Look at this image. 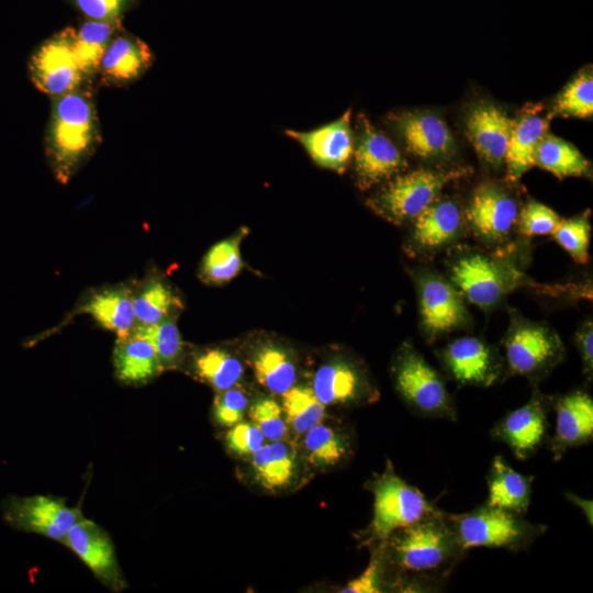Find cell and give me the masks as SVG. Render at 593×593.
I'll use <instances>...</instances> for the list:
<instances>
[{
  "instance_id": "cell-1",
  "label": "cell",
  "mask_w": 593,
  "mask_h": 593,
  "mask_svg": "<svg viewBox=\"0 0 593 593\" xmlns=\"http://www.w3.org/2000/svg\"><path fill=\"white\" fill-rule=\"evenodd\" d=\"M382 544L405 592L438 590L466 552L448 514L440 510L395 530Z\"/></svg>"
},
{
  "instance_id": "cell-2",
  "label": "cell",
  "mask_w": 593,
  "mask_h": 593,
  "mask_svg": "<svg viewBox=\"0 0 593 593\" xmlns=\"http://www.w3.org/2000/svg\"><path fill=\"white\" fill-rule=\"evenodd\" d=\"M52 100L45 153L55 178L66 184L99 146V121L86 86Z\"/></svg>"
},
{
  "instance_id": "cell-3",
  "label": "cell",
  "mask_w": 593,
  "mask_h": 593,
  "mask_svg": "<svg viewBox=\"0 0 593 593\" xmlns=\"http://www.w3.org/2000/svg\"><path fill=\"white\" fill-rule=\"evenodd\" d=\"M448 517L465 551L478 547L519 551L546 532V526L525 519L523 514L486 503Z\"/></svg>"
},
{
  "instance_id": "cell-4",
  "label": "cell",
  "mask_w": 593,
  "mask_h": 593,
  "mask_svg": "<svg viewBox=\"0 0 593 593\" xmlns=\"http://www.w3.org/2000/svg\"><path fill=\"white\" fill-rule=\"evenodd\" d=\"M373 515L368 528L370 541L383 542L395 530L438 511L415 486L400 478L391 465L371 485Z\"/></svg>"
},
{
  "instance_id": "cell-5",
  "label": "cell",
  "mask_w": 593,
  "mask_h": 593,
  "mask_svg": "<svg viewBox=\"0 0 593 593\" xmlns=\"http://www.w3.org/2000/svg\"><path fill=\"white\" fill-rule=\"evenodd\" d=\"M467 174V169H418L399 175L368 200V205L393 223L415 219L430 205L441 189Z\"/></svg>"
},
{
  "instance_id": "cell-6",
  "label": "cell",
  "mask_w": 593,
  "mask_h": 593,
  "mask_svg": "<svg viewBox=\"0 0 593 593\" xmlns=\"http://www.w3.org/2000/svg\"><path fill=\"white\" fill-rule=\"evenodd\" d=\"M395 387L412 410L424 417L456 421V410L439 373L412 348L394 365Z\"/></svg>"
},
{
  "instance_id": "cell-7",
  "label": "cell",
  "mask_w": 593,
  "mask_h": 593,
  "mask_svg": "<svg viewBox=\"0 0 593 593\" xmlns=\"http://www.w3.org/2000/svg\"><path fill=\"white\" fill-rule=\"evenodd\" d=\"M75 37V29H63L45 40L31 56V80L52 99L76 91L88 81L76 56Z\"/></svg>"
},
{
  "instance_id": "cell-8",
  "label": "cell",
  "mask_w": 593,
  "mask_h": 593,
  "mask_svg": "<svg viewBox=\"0 0 593 593\" xmlns=\"http://www.w3.org/2000/svg\"><path fill=\"white\" fill-rule=\"evenodd\" d=\"M3 519L13 528L60 541L83 516L78 507L52 495L11 496L3 504Z\"/></svg>"
},
{
  "instance_id": "cell-9",
  "label": "cell",
  "mask_w": 593,
  "mask_h": 593,
  "mask_svg": "<svg viewBox=\"0 0 593 593\" xmlns=\"http://www.w3.org/2000/svg\"><path fill=\"white\" fill-rule=\"evenodd\" d=\"M451 279L471 303L489 307L517 284L519 273L503 262L471 254L455 262Z\"/></svg>"
},
{
  "instance_id": "cell-10",
  "label": "cell",
  "mask_w": 593,
  "mask_h": 593,
  "mask_svg": "<svg viewBox=\"0 0 593 593\" xmlns=\"http://www.w3.org/2000/svg\"><path fill=\"white\" fill-rule=\"evenodd\" d=\"M59 542L79 557L107 589L113 592L126 589L112 539L101 526L82 517Z\"/></svg>"
},
{
  "instance_id": "cell-11",
  "label": "cell",
  "mask_w": 593,
  "mask_h": 593,
  "mask_svg": "<svg viewBox=\"0 0 593 593\" xmlns=\"http://www.w3.org/2000/svg\"><path fill=\"white\" fill-rule=\"evenodd\" d=\"M357 184L366 190L392 178L406 167V160L394 143L359 115L354 149Z\"/></svg>"
},
{
  "instance_id": "cell-12",
  "label": "cell",
  "mask_w": 593,
  "mask_h": 593,
  "mask_svg": "<svg viewBox=\"0 0 593 593\" xmlns=\"http://www.w3.org/2000/svg\"><path fill=\"white\" fill-rule=\"evenodd\" d=\"M550 401L535 391L523 406L508 412L491 429V436L510 447L519 460L530 458L540 448L548 430Z\"/></svg>"
},
{
  "instance_id": "cell-13",
  "label": "cell",
  "mask_w": 593,
  "mask_h": 593,
  "mask_svg": "<svg viewBox=\"0 0 593 593\" xmlns=\"http://www.w3.org/2000/svg\"><path fill=\"white\" fill-rule=\"evenodd\" d=\"M505 357L514 374L536 377L553 367L562 355V344L549 329L539 325H518L505 342Z\"/></svg>"
},
{
  "instance_id": "cell-14",
  "label": "cell",
  "mask_w": 593,
  "mask_h": 593,
  "mask_svg": "<svg viewBox=\"0 0 593 593\" xmlns=\"http://www.w3.org/2000/svg\"><path fill=\"white\" fill-rule=\"evenodd\" d=\"M351 111L337 120L312 131L287 130L288 137L296 141L320 167L344 172L354 156L355 137L350 126Z\"/></svg>"
},
{
  "instance_id": "cell-15",
  "label": "cell",
  "mask_w": 593,
  "mask_h": 593,
  "mask_svg": "<svg viewBox=\"0 0 593 593\" xmlns=\"http://www.w3.org/2000/svg\"><path fill=\"white\" fill-rule=\"evenodd\" d=\"M389 121L407 149L422 158H441L454 153L456 143L446 123L429 112H401Z\"/></svg>"
},
{
  "instance_id": "cell-16",
  "label": "cell",
  "mask_w": 593,
  "mask_h": 593,
  "mask_svg": "<svg viewBox=\"0 0 593 593\" xmlns=\"http://www.w3.org/2000/svg\"><path fill=\"white\" fill-rule=\"evenodd\" d=\"M153 54L145 42L122 29L111 40L100 65V82L123 87L138 80L152 66Z\"/></svg>"
},
{
  "instance_id": "cell-17",
  "label": "cell",
  "mask_w": 593,
  "mask_h": 593,
  "mask_svg": "<svg viewBox=\"0 0 593 593\" xmlns=\"http://www.w3.org/2000/svg\"><path fill=\"white\" fill-rule=\"evenodd\" d=\"M513 119L495 104L479 102L466 118L467 135L479 156L493 166L504 161Z\"/></svg>"
},
{
  "instance_id": "cell-18",
  "label": "cell",
  "mask_w": 593,
  "mask_h": 593,
  "mask_svg": "<svg viewBox=\"0 0 593 593\" xmlns=\"http://www.w3.org/2000/svg\"><path fill=\"white\" fill-rule=\"evenodd\" d=\"M556 427L549 448L560 459L569 448L588 444L593 437V400L583 391H574L555 403Z\"/></svg>"
},
{
  "instance_id": "cell-19",
  "label": "cell",
  "mask_w": 593,
  "mask_h": 593,
  "mask_svg": "<svg viewBox=\"0 0 593 593\" xmlns=\"http://www.w3.org/2000/svg\"><path fill=\"white\" fill-rule=\"evenodd\" d=\"M468 220L482 237L499 240L508 235L517 222V204L501 187L480 186L468 209Z\"/></svg>"
},
{
  "instance_id": "cell-20",
  "label": "cell",
  "mask_w": 593,
  "mask_h": 593,
  "mask_svg": "<svg viewBox=\"0 0 593 593\" xmlns=\"http://www.w3.org/2000/svg\"><path fill=\"white\" fill-rule=\"evenodd\" d=\"M450 376L461 384L490 385L499 376L494 353L475 337H460L443 351Z\"/></svg>"
},
{
  "instance_id": "cell-21",
  "label": "cell",
  "mask_w": 593,
  "mask_h": 593,
  "mask_svg": "<svg viewBox=\"0 0 593 593\" xmlns=\"http://www.w3.org/2000/svg\"><path fill=\"white\" fill-rule=\"evenodd\" d=\"M103 328L113 332L118 339L128 337L136 326L133 292L126 287H112L93 292L80 306Z\"/></svg>"
},
{
  "instance_id": "cell-22",
  "label": "cell",
  "mask_w": 593,
  "mask_h": 593,
  "mask_svg": "<svg viewBox=\"0 0 593 593\" xmlns=\"http://www.w3.org/2000/svg\"><path fill=\"white\" fill-rule=\"evenodd\" d=\"M421 314L430 334L448 332L461 324L466 310L457 291L439 278H428L421 289Z\"/></svg>"
},
{
  "instance_id": "cell-23",
  "label": "cell",
  "mask_w": 593,
  "mask_h": 593,
  "mask_svg": "<svg viewBox=\"0 0 593 593\" xmlns=\"http://www.w3.org/2000/svg\"><path fill=\"white\" fill-rule=\"evenodd\" d=\"M113 366L116 379L127 385L146 384L164 371L153 346L132 334L116 340Z\"/></svg>"
},
{
  "instance_id": "cell-24",
  "label": "cell",
  "mask_w": 593,
  "mask_h": 593,
  "mask_svg": "<svg viewBox=\"0 0 593 593\" xmlns=\"http://www.w3.org/2000/svg\"><path fill=\"white\" fill-rule=\"evenodd\" d=\"M534 477L514 470L502 456H495L488 477L486 504L514 513L527 512Z\"/></svg>"
},
{
  "instance_id": "cell-25",
  "label": "cell",
  "mask_w": 593,
  "mask_h": 593,
  "mask_svg": "<svg viewBox=\"0 0 593 593\" xmlns=\"http://www.w3.org/2000/svg\"><path fill=\"white\" fill-rule=\"evenodd\" d=\"M312 389L326 406L347 404L363 398L368 393V383L355 366L339 360L320 367Z\"/></svg>"
},
{
  "instance_id": "cell-26",
  "label": "cell",
  "mask_w": 593,
  "mask_h": 593,
  "mask_svg": "<svg viewBox=\"0 0 593 593\" xmlns=\"http://www.w3.org/2000/svg\"><path fill=\"white\" fill-rule=\"evenodd\" d=\"M548 126L549 119L536 113H526L514 120L504 158L511 180H517L534 166L536 148Z\"/></svg>"
},
{
  "instance_id": "cell-27",
  "label": "cell",
  "mask_w": 593,
  "mask_h": 593,
  "mask_svg": "<svg viewBox=\"0 0 593 593\" xmlns=\"http://www.w3.org/2000/svg\"><path fill=\"white\" fill-rule=\"evenodd\" d=\"M461 223L458 205L449 200L433 202L415 217L414 239L424 248H436L451 240Z\"/></svg>"
},
{
  "instance_id": "cell-28",
  "label": "cell",
  "mask_w": 593,
  "mask_h": 593,
  "mask_svg": "<svg viewBox=\"0 0 593 593\" xmlns=\"http://www.w3.org/2000/svg\"><path fill=\"white\" fill-rule=\"evenodd\" d=\"M251 457L255 478L262 488L273 492L291 483L296 463L288 444L281 440L271 441Z\"/></svg>"
},
{
  "instance_id": "cell-29",
  "label": "cell",
  "mask_w": 593,
  "mask_h": 593,
  "mask_svg": "<svg viewBox=\"0 0 593 593\" xmlns=\"http://www.w3.org/2000/svg\"><path fill=\"white\" fill-rule=\"evenodd\" d=\"M121 22L88 20L76 30L75 52L79 66L89 80L98 74L101 58Z\"/></svg>"
},
{
  "instance_id": "cell-30",
  "label": "cell",
  "mask_w": 593,
  "mask_h": 593,
  "mask_svg": "<svg viewBox=\"0 0 593 593\" xmlns=\"http://www.w3.org/2000/svg\"><path fill=\"white\" fill-rule=\"evenodd\" d=\"M534 165L559 178L588 175L590 167L589 161L572 144L548 133L536 148Z\"/></svg>"
},
{
  "instance_id": "cell-31",
  "label": "cell",
  "mask_w": 593,
  "mask_h": 593,
  "mask_svg": "<svg viewBox=\"0 0 593 593\" xmlns=\"http://www.w3.org/2000/svg\"><path fill=\"white\" fill-rule=\"evenodd\" d=\"M245 230L213 245L205 254L199 271L200 279L208 284H222L238 275L243 268L240 242Z\"/></svg>"
},
{
  "instance_id": "cell-32",
  "label": "cell",
  "mask_w": 593,
  "mask_h": 593,
  "mask_svg": "<svg viewBox=\"0 0 593 593\" xmlns=\"http://www.w3.org/2000/svg\"><path fill=\"white\" fill-rule=\"evenodd\" d=\"M257 381L276 394H282L295 381V367L288 354L273 345L260 347L253 360Z\"/></svg>"
},
{
  "instance_id": "cell-33",
  "label": "cell",
  "mask_w": 593,
  "mask_h": 593,
  "mask_svg": "<svg viewBox=\"0 0 593 593\" xmlns=\"http://www.w3.org/2000/svg\"><path fill=\"white\" fill-rule=\"evenodd\" d=\"M180 299L161 280L153 279L133 293L136 324L150 325L168 317L181 307Z\"/></svg>"
},
{
  "instance_id": "cell-34",
  "label": "cell",
  "mask_w": 593,
  "mask_h": 593,
  "mask_svg": "<svg viewBox=\"0 0 593 593\" xmlns=\"http://www.w3.org/2000/svg\"><path fill=\"white\" fill-rule=\"evenodd\" d=\"M193 371L199 379L221 392L238 382L243 374V366L226 350L211 348L194 357Z\"/></svg>"
},
{
  "instance_id": "cell-35",
  "label": "cell",
  "mask_w": 593,
  "mask_h": 593,
  "mask_svg": "<svg viewBox=\"0 0 593 593\" xmlns=\"http://www.w3.org/2000/svg\"><path fill=\"white\" fill-rule=\"evenodd\" d=\"M282 413L286 423L298 434H305L325 416L322 404L312 388L291 387L282 394Z\"/></svg>"
},
{
  "instance_id": "cell-36",
  "label": "cell",
  "mask_w": 593,
  "mask_h": 593,
  "mask_svg": "<svg viewBox=\"0 0 593 593\" xmlns=\"http://www.w3.org/2000/svg\"><path fill=\"white\" fill-rule=\"evenodd\" d=\"M346 438L322 423L305 433L303 449L306 460L315 467H331L343 460L348 452Z\"/></svg>"
},
{
  "instance_id": "cell-37",
  "label": "cell",
  "mask_w": 593,
  "mask_h": 593,
  "mask_svg": "<svg viewBox=\"0 0 593 593\" xmlns=\"http://www.w3.org/2000/svg\"><path fill=\"white\" fill-rule=\"evenodd\" d=\"M132 335L146 339L153 346L164 370L179 362L183 343L172 317L150 325L136 324Z\"/></svg>"
},
{
  "instance_id": "cell-38",
  "label": "cell",
  "mask_w": 593,
  "mask_h": 593,
  "mask_svg": "<svg viewBox=\"0 0 593 593\" xmlns=\"http://www.w3.org/2000/svg\"><path fill=\"white\" fill-rule=\"evenodd\" d=\"M552 114L591 118L593 114V77L589 70L581 71L556 99Z\"/></svg>"
},
{
  "instance_id": "cell-39",
  "label": "cell",
  "mask_w": 593,
  "mask_h": 593,
  "mask_svg": "<svg viewBox=\"0 0 593 593\" xmlns=\"http://www.w3.org/2000/svg\"><path fill=\"white\" fill-rule=\"evenodd\" d=\"M551 235L578 264L588 262L591 237L588 215L561 220Z\"/></svg>"
},
{
  "instance_id": "cell-40",
  "label": "cell",
  "mask_w": 593,
  "mask_h": 593,
  "mask_svg": "<svg viewBox=\"0 0 593 593\" xmlns=\"http://www.w3.org/2000/svg\"><path fill=\"white\" fill-rule=\"evenodd\" d=\"M251 422L270 441L281 440L287 434V423L280 405L271 398H262L248 409Z\"/></svg>"
},
{
  "instance_id": "cell-41",
  "label": "cell",
  "mask_w": 593,
  "mask_h": 593,
  "mask_svg": "<svg viewBox=\"0 0 593 593\" xmlns=\"http://www.w3.org/2000/svg\"><path fill=\"white\" fill-rule=\"evenodd\" d=\"M561 221L550 208L536 201L528 202L519 213L518 226L526 236L552 234Z\"/></svg>"
},
{
  "instance_id": "cell-42",
  "label": "cell",
  "mask_w": 593,
  "mask_h": 593,
  "mask_svg": "<svg viewBox=\"0 0 593 593\" xmlns=\"http://www.w3.org/2000/svg\"><path fill=\"white\" fill-rule=\"evenodd\" d=\"M247 405L246 394L242 390L232 387L215 395L213 416L220 425L232 427L243 421Z\"/></svg>"
},
{
  "instance_id": "cell-43",
  "label": "cell",
  "mask_w": 593,
  "mask_h": 593,
  "mask_svg": "<svg viewBox=\"0 0 593 593\" xmlns=\"http://www.w3.org/2000/svg\"><path fill=\"white\" fill-rule=\"evenodd\" d=\"M265 441V436L254 423L239 422L226 433L227 448L238 456H253Z\"/></svg>"
},
{
  "instance_id": "cell-44",
  "label": "cell",
  "mask_w": 593,
  "mask_h": 593,
  "mask_svg": "<svg viewBox=\"0 0 593 593\" xmlns=\"http://www.w3.org/2000/svg\"><path fill=\"white\" fill-rule=\"evenodd\" d=\"M77 9L88 19L107 22H121L137 0H71Z\"/></svg>"
},
{
  "instance_id": "cell-45",
  "label": "cell",
  "mask_w": 593,
  "mask_h": 593,
  "mask_svg": "<svg viewBox=\"0 0 593 593\" xmlns=\"http://www.w3.org/2000/svg\"><path fill=\"white\" fill-rule=\"evenodd\" d=\"M366 570L356 579L349 581L342 593H379L382 592L383 561L378 550Z\"/></svg>"
},
{
  "instance_id": "cell-46",
  "label": "cell",
  "mask_w": 593,
  "mask_h": 593,
  "mask_svg": "<svg viewBox=\"0 0 593 593\" xmlns=\"http://www.w3.org/2000/svg\"><path fill=\"white\" fill-rule=\"evenodd\" d=\"M577 343L582 356L584 370L591 377L593 369V329L592 324H585L577 335Z\"/></svg>"
}]
</instances>
